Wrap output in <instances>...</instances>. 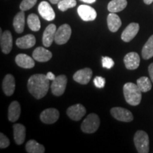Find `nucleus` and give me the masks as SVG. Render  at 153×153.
<instances>
[{
  "mask_svg": "<svg viewBox=\"0 0 153 153\" xmlns=\"http://www.w3.org/2000/svg\"><path fill=\"white\" fill-rule=\"evenodd\" d=\"M28 89L30 94L37 99H41L47 94L49 89V79L46 75L36 74L28 79Z\"/></svg>",
  "mask_w": 153,
  "mask_h": 153,
  "instance_id": "obj_1",
  "label": "nucleus"
},
{
  "mask_svg": "<svg viewBox=\"0 0 153 153\" xmlns=\"http://www.w3.org/2000/svg\"><path fill=\"white\" fill-rule=\"evenodd\" d=\"M123 94L126 102L131 106H137L142 99V91L137 84L128 82L123 86Z\"/></svg>",
  "mask_w": 153,
  "mask_h": 153,
  "instance_id": "obj_2",
  "label": "nucleus"
},
{
  "mask_svg": "<svg viewBox=\"0 0 153 153\" xmlns=\"http://www.w3.org/2000/svg\"><path fill=\"white\" fill-rule=\"evenodd\" d=\"M134 143L139 153H148L149 152L150 140L146 132L137 131L134 136Z\"/></svg>",
  "mask_w": 153,
  "mask_h": 153,
  "instance_id": "obj_3",
  "label": "nucleus"
},
{
  "mask_svg": "<svg viewBox=\"0 0 153 153\" xmlns=\"http://www.w3.org/2000/svg\"><path fill=\"white\" fill-rule=\"evenodd\" d=\"M100 125V119L96 114H91L82 122L81 130L85 133H94L97 131Z\"/></svg>",
  "mask_w": 153,
  "mask_h": 153,
  "instance_id": "obj_4",
  "label": "nucleus"
},
{
  "mask_svg": "<svg viewBox=\"0 0 153 153\" xmlns=\"http://www.w3.org/2000/svg\"><path fill=\"white\" fill-rule=\"evenodd\" d=\"M67 82H68V79L64 74L56 76L51 85V91L53 94L56 97L62 96L65 91Z\"/></svg>",
  "mask_w": 153,
  "mask_h": 153,
  "instance_id": "obj_5",
  "label": "nucleus"
},
{
  "mask_svg": "<svg viewBox=\"0 0 153 153\" xmlns=\"http://www.w3.org/2000/svg\"><path fill=\"white\" fill-rule=\"evenodd\" d=\"M72 34L71 27L68 24H63L56 30L55 42L58 45H63L68 43Z\"/></svg>",
  "mask_w": 153,
  "mask_h": 153,
  "instance_id": "obj_6",
  "label": "nucleus"
},
{
  "mask_svg": "<svg viewBox=\"0 0 153 153\" xmlns=\"http://www.w3.org/2000/svg\"><path fill=\"white\" fill-rule=\"evenodd\" d=\"M111 114L115 119L122 122H131L133 115L129 110L121 107H114L111 109Z\"/></svg>",
  "mask_w": 153,
  "mask_h": 153,
  "instance_id": "obj_7",
  "label": "nucleus"
},
{
  "mask_svg": "<svg viewBox=\"0 0 153 153\" xmlns=\"http://www.w3.org/2000/svg\"><path fill=\"white\" fill-rule=\"evenodd\" d=\"M60 113L56 108H50L43 111L41 114L40 118L43 123L53 124L58 120Z\"/></svg>",
  "mask_w": 153,
  "mask_h": 153,
  "instance_id": "obj_8",
  "label": "nucleus"
},
{
  "mask_svg": "<svg viewBox=\"0 0 153 153\" xmlns=\"http://www.w3.org/2000/svg\"><path fill=\"white\" fill-rule=\"evenodd\" d=\"M77 12L80 18L85 22L94 21L97 16L95 9L88 5H80L77 9Z\"/></svg>",
  "mask_w": 153,
  "mask_h": 153,
  "instance_id": "obj_9",
  "label": "nucleus"
},
{
  "mask_svg": "<svg viewBox=\"0 0 153 153\" xmlns=\"http://www.w3.org/2000/svg\"><path fill=\"white\" fill-rule=\"evenodd\" d=\"M38 12L41 16L46 21L51 22L54 20L55 17V11L48 2L43 1L38 5Z\"/></svg>",
  "mask_w": 153,
  "mask_h": 153,
  "instance_id": "obj_10",
  "label": "nucleus"
},
{
  "mask_svg": "<svg viewBox=\"0 0 153 153\" xmlns=\"http://www.w3.org/2000/svg\"><path fill=\"white\" fill-rule=\"evenodd\" d=\"M86 114V108L83 105L77 104L69 107L67 110V114L73 120H79Z\"/></svg>",
  "mask_w": 153,
  "mask_h": 153,
  "instance_id": "obj_11",
  "label": "nucleus"
},
{
  "mask_svg": "<svg viewBox=\"0 0 153 153\" xmlns=\"http://www.w3.org/2000/svg\"><path fill=\"white\" fill-rule=\"evenodd\" d=\"M0 45L2 53L4 54H9L12 49L13 39L12 35L9 30H5L2 34H1L0 38Z\"/></svg>",
  "mask_w": 153,
  "mask_h": 153,
  "instance_id": "obj_12",
  "label": "nucleus"
},
{
  "mask_svg": "<svg viewBox=\"0 0 153 153\" xmlns=\"http://www.w3.org/2000/svg\"><path fill=\"white\" fill-rule=\"evenodd\" d=\"M92 76V70L90 68H84L78 70L74 73L73 79L75 82L82 85H87Z\"/></svg>",
  "mask_w": 153,
  "mask_h": 153,
  "instance_id": "obj_13",
  "label": "nucleus"
},
{
  "mask_svg": "<svg viewBox=\"0 0 153 153\" xmlns=\"http://www.w3.org/2000/svg\"><path fill=\"white\" fill-rule=\"evenodd\" d=\"M140 26L137 23H131L126 27L121 34V39L124 42L131 41L138 33Z\"/></svg>",
  "mask_w": 153,
  "mask_h": 153,
  "instance_id": "obj_14",
  "label": "nucleus"
},
{
  "mask_svg": "<svg viewBox=\"0 0 153 153\" xmlns=\"http://www.w3.org/2000/svg\"><path fill=\"white\" fill-rule=\"evenodd\" d=\"M123 62L124 64H125L126 68L128 70H136L139 67L140 62V59L139 55L137 53L131 52L128 53L124 57Z\"/></svg>",
  "mask_w": 153,
  "mask_h": 153,
  "instance_id": "obj_15",
  "label": "nucleus"
},
{
  "mask_svg": "<svg viewBox=\"0 0 153 153\" xmlns=\"http://www.w3.org/2000/svg\"><path fill=\"white\" fill-rule=\"evenodd\" d=\"M56 26L51 24L48 25L44 30L43 35V44L45 47H50L52 45L53 41H55V36L56 33Z\"/></svg>",
  "mask_w": 153,
  "mask_h": 153,
  "instance_id": "obj_16",
  "label": "nucleus"
},
{
  "mask_svg": "<svg viewBox=\"0 0 153 153\" xmlns=\"http://www.w3.org/2000/svg\"><path fill=\"white\" fill-rule=\"evenodd\" d=\"M15 61L17 65L24 69H31L35 66V61H34L33 57L32 58L28 55L23 54V53L17 55L15 58Z\"/></svg>",
  "mask_w": 153,
  "mask_h": 153,
  "instance_id": "obj_17",
  "label": "nucleus"
},
{
  "mask_svg": "<svg viewBox=\"0 0 153 153\" xmlns=\"http://www.w3.org/2000/svg\"><path fill=\"white\" fill-rule=\"evenodd\" d=\"M52 53L48 50L43 47H38L34 50L33 52V59L38 62H45L50 60L52 57Z\"/></svg>",
  "mask_w": 153,
  "mask_h": 153,
  "instance_id": "obj_18",
  "label": "nucleus"
},
{
  "mask_svg": "<svg viewBox=\"0 0 153 153\" xmlns=\"http://www.w3.org/2000/svg\"><path fill=\"white\" fill-rule=\"evenodd\" d=\"M2 89L7 96H11L15 91V79L14 76L11 74L4 76L2 82Z\"/></svg>",
  "mask_w": 153,
  "mask_h": 153,
  "instance_id": "obj_19",
  "label": "nucleus"
},
{
  "mask_svg": "<svg viewBox=\"0 0 153 153\" xmlns=\"http://www.w3.org/2000/svg\"><path fill=\"white\" fill-rule=\"evenodd\" d=\"M16 45L19 48L28 49L33 47L36 44V38L32 34H28L18 38L16 41Z\"/></svg>",
  "mask_w": 153,
  "mask_h": 153,
  "instance_id": "obj_20",
  "label": "nucleus"
},
{
  "mask_svg": "<svg viewBox=\"0 0 153 153\" xmlns=\"http://www.w3.org/2000/svg\"><path fill=\"white\" fill-rule=\"evenodd\" d=\"M14 138L17 145H22L24 143L26 138V128L24 125L16 123L13 126Z\"/></svg>",
  "mask_w": 153,
  "mask_h": 153,
  "instance_id": "obj_21",
  "label": "nucleus"
},
{
  "mask_svg": "<svg viewBox=\"0 0 153 153\" xmlns=\"http://www.w3.org/2000/svg\"><path fill=\"white\" fill-rule=\"evenodd\" d=\"M21 115V106L17 101L11 103L8 108V119L11 122H15L19 118Z\"/></svg>",
  "mask_w": 153,
  "mask_h": 153,
  "instance_id": "obj_22",
  "label": "nucleus"
},
{
  "mask_svg": "<svg viewBox=\"0 0 153 153\" xmlns=\"http://www.w3.org/2000/svg\"><path fill=\"white\" fill-rule=\"evenodd\" d=\"M107 24L110 31L116 32L121 26V20L117 14L111 12L107 17Z\"/></svg>",
  "mask_w": 153,
  "mask_h": 153,
  "instance_id": "obj_23",
  "label": "nucleus"
},
{
  "mask_svg": "<svg viewBox=\"0 0 153 153\" xmlns=\"http://www.w3.org/2000/svg\"><path fill=\"white\" fill-rule=\"evenodd\" d=\"M13 26L16 33H22L24 31L25 26V14L24 11L19 12L14 16Z\"/></svg>",
  "mask_w": 153,
  "mask_h": 153,
  "instance_id": "obj_24",
  "label": "nucleus"
},
{
  "mask_svg": "<svg viewBox=\"0 0 153 153\" xmlns=\"http://www.w3.org/2000/svg\"><path fill=\"white\" fill-rule=\"evenodd\" d=\"M127 0H111L108 4V10L111 13L123 11L127 6Z\"/></svg>",
  "mask_w": 153,
  "mask_h": 153,
  "instance_id": "obj_25",
  "label": "nucleus"
},
{
  "mask_svg": "<svg viewBox=\"0 0 153 153\" xmlns=\"http://www.w3.org/2000/svg\"><path fill=\"white\" fill-rule=\"evenodd\" d=\"M26 150L28 153H43L45 152V148L34 140H30L26 143Z\"/></svg>",
  "mask_w": 153,
  "mask_h": 153,
  "instance_id": "obj_26",
  "label": "nucleus"
},
{
  "mask_svg": "<svg viewBox=\"0 0 153 153\" xmlns=\"http://www.w3.org/2000/svg\"><path fill=\"white\" fill-rule=\"evenodd\" d=\"M142 57L144 60H149L153 57V35L149 38L142 50Z\"/></svg>",
  "mask_w": 153,
  "mask_h": 153,
  "instance_id": "obj_27",
  "label": "nucleus"
},
{
  "mask_svg": "<svg viewBox=\"0 0 153 153\" xmlns=\"http://www.w3.org/2000/svg\"><path fill=\"white\" fill-rule=\"evenodd\" d=\"M27 24L30 29L33 31H38L41 29V22L38 16L35 14H31L28 16Z\"/></svg>",
  "mask_w": 153,
  "mask_h": 153,
  "instance_id": "obj_28",
  "label": "nucleus"
},
{
  "mask_svg": "<svg viewBox=\"0 0 153 153\" xmlns=\"http://www.w3.org/2000/svg\"><path fill=\"white\" fill-rule=\"evenodd\" d=\"M137 85L142 92H148L152 89V82L147 76H142L137 80Z\"/></svg>",
  "mask_w": 153,
  "mask_h": 153,
  "instance_id": "obj_29",
  "label": "nucleus"
},
{
  "mask_svg": "<svg viewBox=\"0 0 153 153\" xmlns=\"http://www.w3.org/2000/svg\"><path fill=\"white\" fill-rule=\"evenodd\" d=\"M76 4V0H61L57 4V6H58V9L61 11H65L68 9L73 8Z\"/></svg>",
  "mask_w": 153,
  "mask_h": 153,
  "instance_id": "obj_30",
  "label": "nucleus"
},
{
  "mask_svg": "<svg viewBox=\"0 0 153 153\" xmlns=\"http://www.w3.org/2000/svg\"><path fill=\"white\" fill-rule=\"evenodd\" d=\"M37 2V0H23L20 4V9L22 11H28L34 7Z\"/></svg>",
  "mask_w": 153,
  "mask_h": 153,
  "instance_id": "obj_31",
  "label": "nucleus"
},
{
  "mask_svg": "<svg viewBox=\"0 0 153 153\" xmlns=\"http://www.w3.org/2000/svg\"><path fill=\"white\" fill-rule=\"evenodd\" d=\"M102 66L106 69H111L114 65V61L109 57H102Z\"/></svg>",
  "mask_w": 153,
  "mask_h": 153,
  "instance_id": "obj_32",
  "label": "nucleus"
},
{
  "mask_svg": "<svg viewBox=\"0 0 153 153\" xmlns=\"http://www.w3.org/2000/svg\"><path fill=\"white\" fill-rule=\"evenodd\" d=\"M94 84L97 88H104L106 84V79L102 76H97L94 79Z\"/></svg>",
  "mask_w": 153,
  "mask_h": 153,
  "instance_id": "obj_33",
  "label": "nucleus"
},
{
  "mask_svg": "<svg viewBox=\"0 0 153 153\" xmlns=\"http://www.w3.org/2000/svg\"><path fill=\"white\" fill-rule=\"evenodd\" d=\"M9 140L4 134L1 133L0 134V148L1 149H4L7 148V147H9Z\"/></svg>",
  "mask_w": 153,
  "mask_h": 153,
  "instance_id": "obj_34",
  "label": "nucleus"
},
{
  "mask_svg": "<svg viewBox=\"0 0 153 153\" xmlns=\"http://www.w3.org/2000/svg\"><path fill=\"white\" fill-rule=\"evenodd\" d=\"M148 72H149V74H150L151 81H152V82L153 83V62L151 63L150 65H149Z\"/></svg>",
  "mask_w": 153,
  "mask_h": 153,
  "instance_id": "obj_35",
  "label": "nucleus"
},
{
  "mask_svg": "<svg viewBox=\"0 0 153 153\" xmlns=\"http://www.w3.org/2000/svg\"><path fill=\"white\" fill-rule=\"evenodd\" d=\"M46 76L49 80H52V81H53V80H54L55 78H56V76H55V74L51 72H48V73L46 74Z\"/></svg>",
  "mask_w": 153,
  "mask_h": 153,
  "instance_id": "obj_36",
  "label": "nucleus"
},
{
  "mask_svg": "<svg viewBox=\"0 0 153 153\" xmlns=\"http://www.w3.org/2000/svg\"><path fill=\"white\" fill-rule=\"evenodd\" d=\"M81 1H84L85 3H88V4H92L94 3L96 1V0H81Z\"/></svg>",
  "mask_w": 153,
  "mask_h": 153,
  "instance_id": "obj_37",
  "label": "nucleus"
},
{
  "mask_svg": "<svg viewBox=\"0 0 153 153\" xmlns=\"http://www.w3.org/2000/svg\"><path fill=\"white\" fill-rule=\"evenodd\" d=\"M146 4H151L153 2V0H143Z\"/></svg>",
  "mask_w": 153,
  "mask_h": 153,
  "instance_id": "obj_38",
  "label": "nucleus"
},
{
  "mask_svg": "<svg viewBox=\"0 0 153 153\" xmlns=\"http://www.w3.org/2000/svg\"><path fill=\"white\" fill-rule=\"evenodd\" d=\"M51 3L53 4H58L59 1H61V0H49Z\"/></svg>",
  "mask_w": 153,
  "mask_h": 153,
  "instance_id": "obj_39",
  "label": "nucleus"
}]
</instances>
